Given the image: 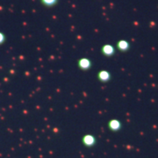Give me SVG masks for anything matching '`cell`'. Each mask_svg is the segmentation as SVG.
<instances>
[{
    "mask_svg": "<svg viewBox=\"0 0 158 158\" xmlns=\"http://www.w3.org/2000/svg\"><path fill=\"white\" fill-rule=\"evenodd\" d=\"M77 67L79 69H81L83 71H88L92 67V62L90 58L82 57L77 61Z\"/></svg>",
    "mask_w": 158,
    "mask_h": 158,
    "instance_id": "cell-2",
    "label": "cell"
},
{
    "mask_svg": "<svg viewBox=\"0 0 158 158\" xmlns=\"http://www.w3.org/2000/svg\"><path fill=\"white\" fill-rule=\"evenodd\" d=\"M108 129L113 133H117L120 131L122 128V123L118 118H112L108 121L107 123Z\"/></svg>",
    "mask_w": 158,
    "mask_h": 158,
    "instance_id": "cell-5",
    "label": "cell"
},
{
    "mask_svg": "<svg viewBox=\"0 0 158 158\" xmlns=\"http://www.w3.org/2000/svg\"><path fill=\"white\" fill-rule=\"evenodd\" d=\"M82 144L85 148H91L97 145V138L91 134H86L82 137Z\"/></svg>",
    "mask_w": 158,
    "mask_h": 158,
    "instance_id": "cell-1",
    "label": "cell"
},
{
    "mask_svg": "<svg viewBox=\"0 0 158 158\" xmlns=\"http://www.w3.org/2000/svg\"><path fill=\"white\" fill-rule=\"evenodd\" d=\"M97 77L102 84H107L112 80V74L106 69H101L97 74Z\"/></svg>",
    "mask_w": 158,
    "mask_h": 158,
    "instance_id": "cell-3",
    "label": "cell"
},
{
    "mask_svg": "<svg viewBox=\"0 0 158 158\" xmlns=\"http://www.w3.org/2000/svg\"><path fill=\"white\" fill-rule=\"evenodd\" d=\"M116 48L111 44H105L101 47L100 52L101 54L106 57H113L116 54Z\"/></svg>",
    "mask_w": 158,
    "mask_h": 158,
    "instance_id": "cell-4",
    "label": "cell"
},
{
    "mask_svg": "<svg viewBox=\"0 0 158 158\" xmlns=\"http://www.w3.org/2000/svg\"><path fill=\"white\" fill-rule=\"evenodd\" d=\"M40 4L47 8H52L58 4L59 0H40Z\"/></svg>",
    "mask_w": 158,
    "mask_h": 158,
    "instance_id": "cell-7",
    "label": "cell"
},
{
    "mask_svg": "<svg viewBox=\"0 0 158 158\" xmlns=\"http://www.w3.org/2000/svg\"><path fill=\"white\" fill-rule=\"evenodd\" d=\"M116 49L121 53H126L127 51L130 50L131 48V44L129 41H127V40H119L116 43Z\"/></svg>",
    "mask_w": 158,
    "mask_h": 158,
    "instance_id": "cell-6",
    "label": "cell"
},
{
    "mask_svg": "<svg viewBox=\"0 0 158 158\" xmlns=\"http://www.w3.org/2000/svg\"><path fill=\"white\" fill-rule=\"evenodd\" d=\"M6 34H4V33H2V32H0V46L3 45V44L6 42Z\"/></svg>",
    "mask_w": 158,
    "mask_h": 158,
    "instance_id": "cell-8",
    "label": "cell"
}]
</instances>
